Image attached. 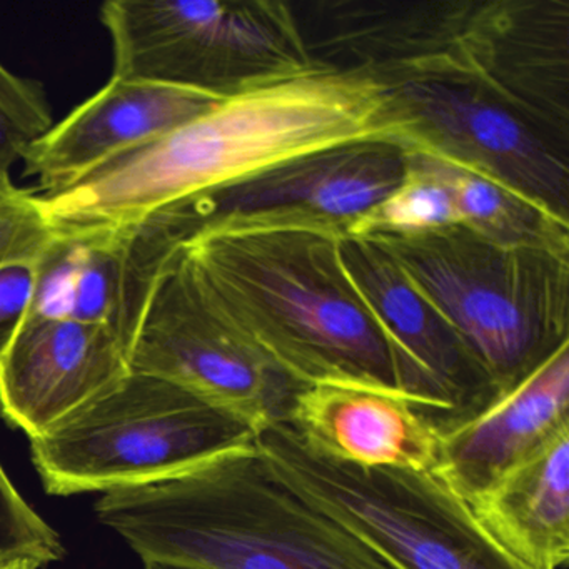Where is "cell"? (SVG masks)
I'll return each instance as SVG.
<instances>
[{
  "label": "cell",
  "mask_w": 569,
  "mask_h": 569,
  "mask_svg": "<svg viewBox=\"0 0 569 569\" xmlns=\"http://www.w3.org/2000/svg\"><path fill=\"white\" fill-rule=\"evenodd\" d=\"M16 186L12 184L11 178L6 172L0 171V196L6 194V192L12 191Z\"/></svg>",
  "instance_id": "obj_27"
},
{
  "label": "cell",
  "mask_w": 569,
  "mask_h": 569,
  "mask_svg": "<svg viewBox=\"0 0 569 569\" xmlns=\"http://www.w3.org/2000/svg\"><path fill=\"white\" fill-rule=\"evenodd\" d=\"M366 236L458 332L496 396L569 341V252L498 244L462 224Z\"/></svg>",
  "instance_id": "obj_4"
},
{
  "label": "cell",
  "mask_w": 569,
  "mask_h": 569,
  "mask_svg": "<svg viewBox=\"0 0 569 569\" xmlns=\"http://www.w3.org/2000/svg\"><path fill=\"white\" fill-rule=\"evenodd\" d=\"M569 341L485 408L439 426L432 475L462 501L569 429Z\"/></svg>",
  "instance_id": "obj_14"
},
{
  "label": "cell",
  "mask_w": 569,
  "mask_h": 569,
  "mask_svg": "<svg viewBox=\"0 0 569 569\" xmlns=\"http://www.w3.org/2000/svg\"><path fill=\"white\" fill-rule=\"evenodd\" d=\"M224 101L204 92L112 76L64 121L32 139L24 172L44 194L64 191L132 149L164 138Z\"/></svg>",
  "instance_id": "obj_12"
},
{
  "label": "cell",
  "mask_w": 569,
  "mask_h": 569,
  "mask_svg": "<svg viewBox=\"0 0 569 569\" xmlns=\"http://www.w3.org/2000/svg\"><path fill=\"white\" fill-rule=\"evenodd\" d=\"M29 142L31 141L24 138L18 129L12 128L8 121L0 118V171L9 174L14 162L21 161L22 152Z\"/></svg>",
  "instance_id": "obj_24"
},
{
  "label": "cell",
  "mask_w": 569,
  "mask_h": 569,
  "mask_svg": "<svg viewBox=\"0 0 569 569\" xmlns=\"http://www.w3.org/2000/svg\"><path fill=\"white\" fill-rule=\"evenodd\" d=\"M256 436L188 389L129 371L31 438V451L46 491L71 496L164 481L252 448Z\"/></svg>",
  "instance_id": "obj_5"
},
{
  "label": "cell",
  "mask_w": 569,
  "mask_h": 569,
  "mask_svg": "<svg viewBox=\"0 0 569 569\" xmlns=\"http://www.w3.org/2000/svg\"><path fill=\"white\" fill-rule=\"evenodd\" d=\"M56 236L39 196L18 188L0 196V266L38 262Z\"/></svg>",
  "instance_id": "obj_21"
},
{
  "label": "cell",
  "mask_w": 569,
  "mask_h": 569,
  "mask_svg": "<svg viewBox=\"0 0 569 569\" xmlns=\"http://www.w3.org/2000/svg\"><path fill=\"white\" fill-rule=\"evenodd\" d=\"M342 226L306 218L222 222L179 244L206 295L299 386L402 396L395 356L342 268Z\"/></svg>",
  "instance_id": "obj_2"
},
{
  "label": "cell",
  "mask_w": 569,
  "mask_h": 569,
  "mask_svg": "<svg viewBox=\"0 0 569 569\" xmlns=\"http://www.w3.org/2000/svg\"><path fill=\"white\" fill-rule=\"evenodd\" d=\"M144 569H192L188 566L172 565V562L144 561Z\"/></svg>",
  "instance_id": "obj_26"
},
{
  "label": "cell",
  "mask_w": 569,
  "mask_h": 569,
  "mask_svg": "<svg viewBox=\"0 0 569 569\" xmlns=\"http://www.w3.org/2000/svg\"><path fill=\"white\" fill-rule=\"evenodd\" d=\"M455 224H459V216L449 189L406 164L401 186L359 219L348 234H421Z\"/></svg>",
  "instance_id": "obj_19"
},
{
  "label": "cell",
  "mask_w": 569,
  "mask_h": 569,
  "mask_svg": "<svg viewBox=\"0 0 569 569\" xmlns=\"http://www.w3.org/2000/svg\"><path fill=\"white\" fill-rule=\"evenodd\" d=\"M0 118L29 141L54 126L44 88L32 79L19 78L0 64Z\"/></svg>",
  "instance_id": "obj_22"
},
{
  "label": "cell",
  "mask_w": 569,
  "mask_h": 569,
  "mask_svg": "<svg viewBox=\"0 0 569 569\" xmlns=\"http://www.w3.org/2000/svg\"><path fill=\"white\" fill-rule=\"evenodd\" d=\"M129 369L188 389L256 435L286 422L302 389L216 308L179 246L149 288L129 345Z\"/></svg>",
  "instance_id": "obj_8"
},
{
  "label": "cell",
  "mask_w": 569,
  "mask_h": 569,
  "mask_svg": "<svg viewBox=\"0 0 569 569\" xmlns=\"http://www.w3.org/2000/svg\"><path fill=\"white\" fill-rule=\"evenodd\" d=\"M42 566L31 559H14V561L2 562L0 569H41Z\"/></svg>",
  "instance_id": "obj_25"
},
{
  "label": "cell",
  "mask_w": 569,
  "mask_h": 569,
  "mask_svg": "<svg viewBox=\"0 0 569 569\" xmlns=\"http://www.w3.org/2000/svg\"><path fill=\"white\" fill-rule=\"evenodd\" d=\"M142 561L192 569H391L284 485L256 446L96 505Z\"/></svg>",
  "instance_id": "obj_3"
},
{
  "label": "cell",
  "mask_w": 569,
  "mask_h": 569,
  "mask_svg": "<svg viewBox=\"0 0 569 569\" xmlns=\"http://www.w3.org/2000/svg\"><path fill=\"white\" fill-rule=\"evenodd\" d=\"M129 371L128 346L112 329L28 315L0 359V411L34 438Z\"/></svg>",
  "instance_id": "obj_13"
},
{
  "label": "cell",
  "mask_w": 569,
  "mask_h": 569,
  "mask_svg": "<svg viewBox=\"0 0 569 569\" xmlns=\"http://www.w3.org/2000/svg\"><path fill=\"white\" fill-rule=\"evenodd\" d=\"M289 426L332 461L358 468L432 471L438 429L408 399L355 385L299 389Z\"/></svg>",
  "instance_id": "obj_15"
},
{
  "label": "cell",
  "mask_w": 569,
  "mask_h": 569,
  "mask_svg": "<svg viewBox=\"0 0 569 569\" xmlns=\"http://www.w3.org/2000/svg\"><path fill=\"white\" fill-rule=\"evenodd\" d=\"M406 178V149L359 141L321 149L168 206L142 221L178 248L204 229L251 218H306L352 226Z\"/></svg>",
  "instance_id": "obj_10"
},
{
  "label": "cell",
  "mask_w": 569,
  "mask_h": 569,
  "mask_svg": "<svg viewBox=\"0 0 569 569\" xmlns=\"http://www.w3.org/2000/svg\"><path fill=\"white\" fill-rule=\"evenodd\" d=\"M36 262L0 266V359L11 348L31 308Z\"/></svg>",
  "instance_id": "obj_23"
},
{
  "label": "cell",
  "mask_w": 569,
  "mask_h": 569,
  "mask_svg": "<svg viewBox=\"0 0 569 569\" xmlns=\"http://www.w3.org/2000/svg\"><path fill=\"white\" fill-rule=\"evenodd\" d=\"M29 315L101 325L126 346L141 316L126 258V239L116 228L58 231L36 262Z\"/></svg>",
  "instance_id": "obj_16"
},
{
  "label": "cell",
  "mask_w": 569,
  "mask_h": 569,
  "mask_svg": "<svg viewBox=\"0 0 569 569\" xmlns=\"http://www.w3.org/2000/svg\"><path fill=\"white\" fill-rule=\"evenodd\" d=\"M256 449L288 488L391 569H529L431 471L332 461L288 422L262 429Z\"/></svg>",
  "instance_id": "obj_6"
},
{
  "label": "cell",
  "mask_w": 569,
  "mask_h": 569,
  "mask_svg": "<svg viewBox=\"0 0 569 569\" xmlns=\"http://www.w3.org/2000/svg\"><path fill=\"white\" fill-rule=\"evenodd\" d=\"M486 532L529 569L569 558V429L468 502Z\"/></svg>",
  "instance_id": "obj_17"
},
{
  "label": "cell",
  "mask_w": 569,
  "mask_h": 569,
  "mask_svg": "<svg viewBox=\"0 0 569 569\" xmlns=\"http://www.w3.org/2000/svg\"><path fill=\"white\" fill-rule=\"evenodd\" d=\"M64 555L61 538L21 492L0 465V565L14 559H31L44 568Z\"/></svg>",
  "instance_id": "obj_20"
},
{
  "label": "cell",
  "mask_w": 569,
  "mask_h": 569,
  "mask_svg": "<svg viewBox=\"0 0 569 569\" xmlns=\"http://www.w3.org/2000/svg\"><path fill=\"white\" fill-rule=\"evenodd\" d=\"M112 76L228 99L316 71L292 6L276 0H109Z\"/></svg>",
  "instance_id": "obj_7"
},
{
  "label": "cell",
  "mask_w": 569,
  "mask_h": 569,
  "mask_svg": "<svg viewBox=\"0 0 569 569\" xmlns=\"http://www.w3.org/2000/svg\"><path fill=\"white\" fill-rule=\"evenodd\" d=\"M385 86L411 149L491 176L569 221V144L471 79L416 76Z\"/></svg>",
  "instance_id": "obj_9"
},
{
  "label": "cell",
  "mask_w": 569,
  "mask_h": 569,
  "mask_svg": "<svg viewBox=\"0 0 569 569\" xmlns=\"http://www.w3.org/2000/svg\"><path fill=\"white\" fill-rule=\"evenodd\" d=\"M406 164L442 182L455 199L459 224L476 234L498 244L569 252V221L505 182L418 149L406 151Z\"/></svg>",
  "instance_id": "obj_18"
},
{
  "label": "cell",
  "mask_w": 569,
  "mask_h": 569,
  "mask_svg": "<svg viewBox=\"0 0 569 569\" xmlns=\"http://www.w3.org/2000/svg\"><path fill=\"white\" fill-rule=\"evenodd\" d=\"M359 141L412 146L385 84L316 69L224 99L164 138L111 159L71 188L39 198L58 231L124 228L299 156Z\"/></svg>",
  "instance_id": "obj_1"
},
{
  "label": "cell",
  "mask_w": 569,
  "mask_h": 569,
  "mask_svg": "<svg viewBox=\"0 0 569 569\" xmlns=\"http://www.w3.org/2000/svg\"><path fill=\"white\" fill-rule=\"evenodd\" d=\"M342 268L395 356L405 398L436 428L485 408L495 388L458 332L368 236L345 234Z\"/></svg>",
  "instance_id": "obj_11"
}]
</instances>
